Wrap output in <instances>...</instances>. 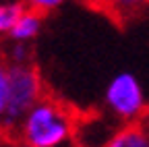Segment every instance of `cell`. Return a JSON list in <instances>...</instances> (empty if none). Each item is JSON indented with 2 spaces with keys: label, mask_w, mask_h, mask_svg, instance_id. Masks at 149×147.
I'll use <instances>...</instances> for the list:
<instances>
[{
  "label": "cell",
  "mask_w": 149,
  "mask_h": 147,
  "mask_svg": "<svg viewBox=\"0 0 149 147\" xmlns=\"http://www.w3.org/2000/svg\"><path fill=\"white\" fill-rule=\"evenodd\" d=\"M81 120L83 116L74 106L54 93H46L25 112L13 139L31 147H68L79 139Z\"/></svg>",
  "instance_id": "1"
},
{
  "label": "cell",
  "mask_w": 149,
  "mask_h": 147,
  "mask_svg": "<svg viewBox=\"0 0 149 147\" xmlns=\"http://www.w3.org/2000/svg\"><path fill=\"white\" fill-rule=\"evenodd\" d=\"M48 93L46 83L40 68L35 62H19L8 64V100H6V112L0 122V133L13 137L17 124L21 122L25 112L40 102Z\"/></svg>",
  "instance_id": "2"
},
{
  "label": "cell",
  "mask_w": 149,
  "mask_h": 147,
  "mask_svg": "<svg viewBox=\"0 0 149 147\" xmlns=\"http://www.w3.org/2000/svg\"><path fill=\"white\" fill-rule=\"evenodd\" d=\"M104 106L118 124L137 122L149 112V104L141 81L133 72H118L104 91Z\"/></svg>",
  "instance_id": "3"
},
{
  "label": "cell",
  "mask_w": 149,
  "mask_h": 147,
  "mask_svg": "<svg viewBox=\"0 0 149 147\" xmlns=\"http://www.w3.org/2000/svg\"><path fill=\"white\" fill-rule=\"evenodd\" d=\"M87 4L118 25L133 23L149 13V0H87Z\"/></svg>",
  "instance_id": "4"
},
{
  "label": "cell",
  "mask_w": 149,
  "mask_h": 147,
  "mask_svg": "<svg viewBox=\"0 0 149 147\" xmlns=\"http://www.w3.org/2000/svg\"><path fill=\"white\" fill-rule=\"evenodd\" d=\"M102 147H149V112L137 122L116 124Z\"/></svg>",
  "instance_id": "5"
},
{
  "label": "cell",
  "mask_w": 149,
  "mask_h": 147,
  "mask_svg": "<svg viewBox=\"0 0 149 147\" xmlns=\"http://www.w3.org/2000/svg\"><path fill=\"white\" fill-rule=\"evenodd\" d=\"M44 19H46V15L23 6V10L19 13L17 21L13 23V27H10L8 35H6V42L33 44L37 38H40L42 29H44Z\"/></svg>",
  "instance_id": "6"
},
{
  "label": "cell",
  "mask_w": 149,
  "mask_h": 147,
  "mask_svg": "<svg viewBox=\"0 0 149 147\" xmlns=\"http://www.w3.org/2000/svg\"><path fill=\"white\" fill-rule=\"evenodd\" d=\"M21 10H23L21 0H0V42L6 40V35Z\"/></svg>",
  "instance_id": "7"
},
{
  "label": "cell",
  "mask_w": 149,
  "mask_h": 147,
  "mask_svg": "<svg viewBox=\"0 0 149 147\" xmlns=\"http://www.w3.org/2000/svg\"><path fill=\"white\" fill-rule=\"evenodd\" d=\"M2 56L8 60V64H19V62H31V44H17L8 42V48L2 52Z\"/></svg>",
  "instance_id": "8"
},
{
  "label": "cell",
  "mask_w": 149,
  "mask_h": 147,
  "mask_svg": "<svg viewBox=\"0 0 149 147\" xmlns=\"http://www.w3.org/2000/svg\"><path fill=\"white\" fill-rule=\"evenodd\" d=\"M6 100H8V60L0 52V122L6 112Z\"/></svg>",
  "instance_id": "9"
},
{
  "label": "cell",
  "mask_w": 149,
  "mask_h": 147,
  "mask_svg": "<svg viewBox=\"0 0 149 147\" xmlns=\"http://www.w3.org/2000/svg\"><path fill=\"white\" fill-rule=\"evenodd\" d=\"M25 8H31V10H37L42 15H50L54 13L56 8H60L66 0H21Z\"/></svg>",
  "instance_id": "10"
},
{
  "label": "cell",
  "mask_w": 149,
  "mask_h": 147,
  "mask_svg": "<svg viewBox=\"0 0 149 147\" xmlns=\"http://www.w3.org/2000/svg\"><path fill=\"white\" fill-rule=\"evenodd\" d=\"M68 147H100L95 143H89V141H83V139H77V141H72Z\"/></svg>",
  "instance_id": "11"
},
{
  "label": "cell",
  "mask_w": 149,
  "mask_h": 147,
  "mask_svg": "<svg viewBox=\"0 0 149 147\" xmlns=\"http://www.w3.org/2000/svg\"><path fill=\"white\" fill-rule=\"evenodd\" d=\"M19 147H31V145H23V143H19Z\"/></svg>",
  "instance_id": "12"
}]
</instances>
